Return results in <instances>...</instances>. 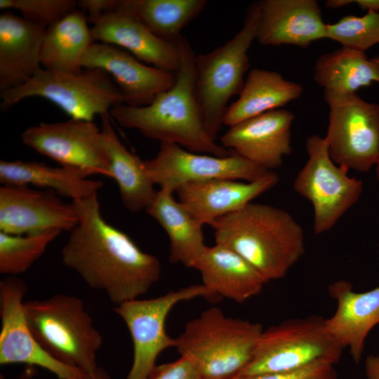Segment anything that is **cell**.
Here are the masks:
<instances>
[{
  "label": "cell",
  "instance_id": "cell-40",
  "mask_svg": "<svg viewBox=\"0 0 379 379\" xmlns=\"http://www.w3.org/2000/svg\"><path fill=\"white\" fill-rule=\"evenodd\" d=\"M85 379H110V377L104 369L99 367L93 375L86 376Z\"/></svg>",
  "mask_w": 379,
  "mask_h": 379
},
{
  "label": "cell",
  "instance_id": "cell-14",
  "mask_svg": "<svg viewBox=\"0 0 379 379\" xmlns=\"http://www.w3.org/2000/svg\"><path fill=\"white\" fill-rule=\"evenodd\" d=\"M25 283L10 276L0 281V364H26L44 368L59 379H85L81 371L51 356L32 333L22 301L27 293Z\"/></svg>",
  "mask_w": 379,
  "mask_h": 379
},
{
  "label": "cell",
  "instance_id": "cell-22",
  "mask_svg": "<svg viewBox=\"0 0 379 379\" xmlns=\"http://www.w3.org/2000/svg\"><path fill=\"white\" fill-rule=\"evenodd\" d=\"M46 29L11 11L1 13V93L23 85L41 68V52Z\"/></svg>",
  "mask_w": 379,
  "mask_h": 379
},
{
  "label": "cell",
  "instance_id": "cell-10",
  "mask_svg": "<svg viewBox=\"0 0 379 379\" xmlns=\"http://www.w3.org/2000/svg\"><path fill=\"white\" fill-rule=\"evenodd\" d=\"M324 93L329 107L325 138L330 157L348 170L369 171L379 159V105L356 93Z\"/></svg>",
  "mask_w": 379,
  "mask_h": 379
},
{
  "label": "cell",
  "instance_id": "cell-17",
  "mask_svg": "<svg viewBox=\"0 0 379 379\" xmlns=\"http://www.w3.org/2000/svg\"><path fill=\"white\" fill-rule=\"evenodd\" d=\"M293 114L277 109L229 127L221 145L268 171L280 167L291 147Z\"/></svg>",
  "mask_w": 379,
  "mask_h": 379
},
{
  "label": "cell",
  "instance_id": "cell-15",
  "mask_svg": "<svg viewBox=\"0 0 379 379\" xmlns=\"http://www.w3.org/2000/svg\"><path fill=\"white\" fill-rule=\"evenodd\" d=\"M77 223L74 204L64 202L54 191L18 185L0 187V232L16 235L53 229L70 232Z\"/></svg>",
  "mask_w": 379,
  "mask_h": 379
},
{
  "label": "cell",
  "instance_id": "cell-25",
  "mask_svg": "<svg viewBox=\"0 0 379 379\" xmlns=\"http://www.w3.org/2000/svg\"><path fill=\"white\" fill-rule=\"evenodd\" d=\"M173 192L160 188L145 211L169 238L170 262L192 268L207 247L204 239V225L174 198Z\"/></svg>",
  "mask_w": 379,
  "mask_h": 379
},
{
  "label": "cell",
  "instance_id": "cell-9",
  "mask_svg": "<svg viewBox=\"0 0 379 379\" xmlns=\"http://www.w3.org/2000/svg\"><path fill=\"white\" fill-rule=\"evenodd\" d=\"M305 147L308 159L294 180L293 189L311 203L313 230L321 234L331 230L359 201L363 182L331 159L325 137L312 135Z\"/></svg>",
  "mask_w": 379,
  "mask_h": 379
},
{
  "label": "cell",
  "instance_id": "cell-2",
  "mask_svg": "<svg viewBox=\"0 0 379 379\" xmlns=\"http://www.w3.org/2000/svg\"><path fill=\"white\" fill-rule=\"evenodd\" d=\"M175 43L180 65L174 84L148 105H118L109 115L122 127L138 130L160 142L175 143L192 152L226 157L232 151L216 143L204 125L194 93V51L182 35Z\"/></svg>",
  "mask_w": 379,
  "mask_h": 379
},
{
  "label": "cell",
  "instance_id": "cell-12",
  "mask_svg": "<svg viewBox=\"0 0 379 379\" xmlns=\"http://www.w3.org/2000/svg\"><path fill=\"white\" fill-rule=\"evenodd\" d=\"M24 145L60 166L110 178L106 140L93 121L40 123L21 135Z\"/></svg>",
  "mask_w": 379,
  "mask_h": 379
},
{
  "label": "cell",
  "instance_id": "cell-28",
  "mask_svg": "<svg viewBox=\"0 0 379 379\" xmlns=\"http://www.w3.org/2000/svg\"><path fill=\"white\" fill-rule=\"evenodd\" d=\"M86 15L79 9L70 12L46 28L41 47L43 68L75 73L82 69V60L95 42Z\"/></svg>",
  "mask_w": 379,
  "mask_h": 379
},
{
  "label": "cell",
  "instance_id": "cell-38",
  "mask_svg": "<svg viewBox=\"0 0 379 379\" xmlns=\"http://www.w3.org/2000/svg\"><path fill=\"white\" fill-rule=\"evenodd\" d=\"M354 3L362 10L379 12V0H355Z\"/></svg>",
  "mask_w": 379,
  "mask_h": 379
},
{
  "label": "cell",
  "instance_id": "cell-35",
  "mask_svg": "<svg viewBox=\"0 0 379 379\" xmlns=\"http://www.w3.org/2000/svg\"><path fill=\"white\" fill-rule=\"evenodd\" d=\"M146 379H201L197 370L185 357L172 362L156 365Z\"/></svg>",
  "mask_w": 379,
  "mask_h": 379
},
{
  "label": "cell",
  "instance_id": "cell-20",
  "mask_svg": "<svg viewBox=\"0 0 379 379\" xmlns=\"http://www.w3.org/2000/svg\"><path fill=\"white\" fill-rule=\"evenodd\" d=\"M326 26L315 0H264L256 39L265 46L305 48L326 38Z\"/></svg>",
  "mask_w": 379,
  "mask_h": 379
},
{
  "label": "cell",
  "instance_id": "cell-41",
  "mask_svg": "<svg viewBox=\"0 0 379 379\" xmlns=\"http://www.w3.org/2000/svg\"><path fill=\"white\" fill-rule=\"evenodd\" d=\"M372 61L375 64L378 72H379V55L371 58Z\"/></svg>",
  "mask_w": 379,
  "mask_h": 379
},
{
  "label": "cell",
  "instance_id": "cell-37",
  "mask_svg": "<svg viewBox=\"0 0 379 379\" xmlns=\"http://www.w3.org/2000/svg\"><path fill=\"white\" fill-rule=\"evenodd\" d=\"M366 379H379V356H368L365 362Z\"/></svg>",
  "mask_w": 379,
  "mask_h": 379
},
{
  "label": "cell",
  "instance_id": "cell-7",
  "mask_svg": "<svg viewBox=\"0 0 379 379\" xmlns=\"http://www.w3.org/2000/svg\"><path fill=\"white\" fill-rule=\"evenodd\" d=\"M32 97L51 101L70 119L93 121L124 104L123 95L105 71L83 68L79 72L51 71L41 67L23 85L1 93L0 109L8 110Z\"/></svg>",
  "mask_w": 379,
  "mask_h": 379
},
{
  "label": "cell",
  "instance_id": "cell-1",
  "mask_svg": "<svg viewBox=\"0 0 379 379\" xmlns=\"http://www.w3.org/2000/svg\"><path fill=\"white\" fill-rule=\"evenodd\" d=\"M72 202L78 223L62 249L63 264L117 305L146 293L160 278L159 259L103 218L97 195Z\"/></svg>",
  "mask_w": 379,
  "mask_h": 379
},
{
  "label": "cell",
  "instance_id": "cell-26",
  "mask_svg": "<svg viewBox=\"0 0 379 379\" xmlns=\"http://www.w3.org/2000/svg\"><path fill=\"white\" fill-rule=\"evenodd\" d=\"M303 87L273 70L254 68L237 100L228 106L223 124L230 127L267 112L281 109L300 97Z\"/></svg>",
  "mask_w": 379,
  "mask_h": 379
},
{
  "label": "cell",
  "instance_id": "cell-31",
  "mask_svg": "<svg viewBox=\"0 0 379 379\" xmlns=\"http://www.w3.org/2000/svg\"><path fill=\"white\" fill-rule=\"evenodd\" d=\"M61 232L53 229L25 235L0 232L1 274L15 277L25 272L44 253Z\"/></svg>",
  "mask_w": 379,
  "mask_h": 379
},
{
  "label": "cell",
  "instance_id": "cell-5",
  "mask_svg": "<svg viewBox=\"0 0 379 379\" xmlns=\"http://www.w3.org/2000/svg\"><path fill=\"white\" fill-rule=\"evenodd\" d=\"M24 312L34 336L51 356L86 376L98 371L102 337L81 299L58 293L24 302Z\"/></svg>",
  "mask_w": 379,
  "mask_h": 379
},
{
  "label": "cell",
  "instance_id": "cell-11",
  "mask_svg": "<svg viewBox=\"0 0 379 379\" xmlns=\"http://www.w3.org/2000/svg\"><path fill=\"white\" fill-rule=\"evenodd\" d=\"M199 297L217 300L201 284L156 298L131 300L114 307L126 324L133 343V363L126 379H146L156 366L158 356L166 349L175 347L176 338L166 333L167 317L179 302Z\"/></svg>",
  "mask_w": 379,
  "mask_h": 379
},
{
  "label": "cell",
  "instance_id": "cell-24",
  "mask_svg": "<svg viewBox=\"0 0 379 379\" xmlns=\"http://www.w3.org/2000/svg\"><path fill=\"white\" fill-rule=\"evenodd\" d=\"M85 171L60 166L53 167L33 161H0V182L4 185H34L54 191L72 201L97 195L103 183L89 179Z\"/></svg>",
  "mask_w": 379,
  "mask_h": 379
},
{
  "label": "cell",
  "instance_id": "cell-30",
  "mask_svg": "<svg viewBox=\"0 0 379 379\" xmlns=\"http://www.w3.org/2000/svg\"><path fill=\"white\" fill-rule=\"evenodd\" d=\"M206 4V0H118L117 10L135 16L161 39L175 42Z\"/></svg>",
  "mask_w": 379,
  "mask_h": 379
},
{
  "label": "cell",
  "instance_id": "cell-16",
  "mask_svg": "<svg viewBox=\"0 0 379 379\" xmlns=\"http://www.w3.org/2000/svg\"><path fill=\"white\" fill-rule=\"evenodd\" d=\"M81 66L107 73L121 91L124 104L131 107L149 105L176 79V73L147 65L121 48L98 41L89 47Z\"/></svg>",
  "mask_w": 379,
  "mask_h": 379
},
{
  "label": "cell",
  "instance_id": "cell-8",
  "mask_svg": "<svg viewBox=\"0 0 379 379\" xmlns=\"http://www.w3.org/2000/svg\"><path fill=\"white\" fill-rule=\"evenodd\" d=\"M343 350L323 317L288 319L263 331L251 362L236 379L293 371L318 361L335 365Z\"/></svg>",
  "mask_w": 379,
  "mask_h": 379
},
{
  "label": "cell",
  "instance_id": "cell-3",
  "mask_svg": "<svg viewBox=\"0 0 379 379\" xmlns=\"http://www.w3.org/2000/svg\"><path fill=\"white\" fill-rule=\"evenodd\" d=\"M210 226L215 244L240 255L267 282L285 277L305 251L301 225L273 206L251 202Z\"/></svg>",
  "mask_w": 379,
  "mask_h": 379
},
{
  "label": "cell",
  "instance_id": "cell-6",
  "mask_svg": "<svg viewBox=\"0 0 379 379\" xmlns=\"http://www.w3.org/2000/svg\"><path fill=\"white\" fill-rule=\"evenodd\" d=\"M260 1L248 7L241 29L223 45L195 55L194 93L204 125L214 140L224 125L229 100L239 95L249 67L248 52L256 39Z\"/></svg>",
  "mask_w": 379,
  "mask_h": 379
},
{
  "label": "cell",
  "instance_id": "cell-13",
  "mask_svg": "<svg viewBox=\"0 0 379 379\" xmlns=\"http://www.w3.org/2000/svg\"><path fill=\"white\" fill-rule=\"evenodd\" d=\"M145 161L154 184L173 192L191 182L213 179L252 182L270 171L233 151L226 157L201 154L171 142H160L157 155Z\"/></svg>",
  "mask_w": 379,
  "mask_h": 379
},
{
  "label": "cell",
  "instance_id": "cell-18",
  "mask_svg": "<svg viewBox=\"0 0 379 379\" xmlns=\"http://www.w3.org/2000/svg\"><path fill=\"white\" fill-rule=\"evenodd\" d=\"M89 23L94 41L121 48L141 62L176 73L180 65L175 42L161 39L135 16L119 11L105 14Z\"/></svg>",
  "mask_w": 379,
  "mask_h": 379
},
{
  "label": "cell",
  "instance_id": "cell-34",
  "mask_svg": "<svg viewBox=\"0 0 379 379\" xmlns=\"http://www.w3.org/2000/svg\"><path fill=\"white\" fill-rule=\"evenodd\" d=\"M338 377L334 364L318 361L293 371L266 373L239 379H338Z\"/></svg>",
  "mask_w": 379,
  "mask_h": 379
},
{
  "label": "cell",
  "instance_id": "cell-42",
  "mask_svg": "<svg viewBox=\"0 0 379 379\" xmlns=\"http://www.w3.org/2000/svg\"><path fill=\"white\" fill-rule=\"evenodd\" d=\"M375 171L377 180L379 182V159L375 164Z\"/></svg>",
  "mask_w": 379,
  "mask_h": 379
},
{
  "label": "cell",
  "instance_id": "cell-19",
  "mask_svg": "<svg viewBox=\"0 0 379 379\" xmlns=\"http://www.w3.org/2000/svg\"><path fill=\"white\" fill-rule=\"evenodd\" d=\"M278 175L270 171L252 182L213 179L191 182L178 187V201L203 225L237 211L274 187Z\"/></svg>",
  "mask_w": 379,
  "mask_h": 379
},
{
  "label": "cell",
  "instance_id": "cell-43",
  "mask_svg": "<svg viewBox=\"0 0 379 379\" xmlns=\"http://www.w3.org/2000/svg\"><path fill=\"white\" fill-rule=\"evenodd\" d=\"M0 379H5L4 376L2 374H1L0 375Z\"/></svg>",
  "mask_w": 379,
  "mask_h": 379
},
{
  "label": "cell",
  "instance_id": "cell-29",
  "mask_svg": "<svg viewBox=\"0 0 379 379\" xmlns=\"http://www.w3.org/2000/svg\"><path fill=\"white\" fill-rule=\"evenodd\" d=\"M314 79L324 92L349 94L379 84V72L364 52L342 47L319 57Z\"/></svg>",
  "mask_w": 379,
  "mask_h": 379
},
{
  "label": "cell",
  "instance_id": "cell-36",
  "mask_svg": "<svg viewBox=\"0 0 379 379\" xmlns=\"http://www.w3.org/2000/svg\"><path fill=\"white\" fill-rule=\"evenodd\" d=\"M78 8L86 15L88 22L117 10L118 0H80Z\"/></svg>",
  "mask_w": 379,
  "mask_h": 379
},
{
  "label": "cell",
  "instance_id": "cell-33",
  "mask_svg": "<svg viewBox=\"0 0 379 379\" xmlns=\"http://www.w3.org/2000/svg\"><path fill=\"white\" fill-rule=\"evenodd\" d=\"M77 8L74 0H0L1 9L18 11L26 20L45 28Z\"/></svg>",
  "mask_w": 379,
  "mask_h": 379
},
{
  "label": "cell",
  "instance_id": "cell-4",
  "mask_svg": "<svg viewBox=\"0 0 379 379\" xmlns=\"http://www.w3.org/2000/svg\"><path fill=\"white\" fill-rule=\"evenodd\" d=\"M263 331L259 323L212 307L187 323L175 348L201 379H236L251 362Z\"/></svg>",
  "mask_w": 379,
  "mask_h": 379
},
{
  "label": "cell",
  "instance_id": "cell-21",
  "mask_svg": "<svg viewBox=\"0 0 379 379\" xmlns=\"http://www.w3.org/2000/svg\"><path fill=\"white\" fill-rule=\"evenodd\" d=\"M328 293L337 306L333 314L325 319L326 328L343 349L349 348L357 364L368 333L379 324V287L357 293L350 281L338 280L328 286Z\"/></svg>",
  "mask_w": 379,
  "mask_h": 379
},
{
  "label": "cell",
  "instance_id": "cell-27",
  "mask_svg": "<svg viewBox=\"0 0 379 379\" xmlns=\"http://www.w3.org/2000/svg\"><path fill=\"white\" fill-rule=\"evenodd\" d=\"M101 130L106 140L110 178L119 187L121 202L132 213L145 210L157 190L145 161L128 151L119 140L109 113L101 116Z\"/></svg>",
  "mask_w": 379,
  "mask_h": 379
},
{
  "label": "cell",
  "instance_id": "cell-39",
  "mask_svg": "<svg viewBox=\"0 0 379 379\" xmlns=\"http://www.w3.org/2000/svg\"><path fill=\"white\" fill-rule=\"evenodd\" d=\"M354 3V0H328L326 1V4L328 8L335 9L345 7Z\"/></svg>",
  "mask_w": 379,
  "mask_h": 379
},
{
  "label": "cell",
  "instance_id": "cell-32",
  "mask_svg": "<svg viewBox=\"0 0 379 379\" xmlns=\"http://www.w3.org/2000/svg\"><path fill=\"white\" fill-rule=\"evenodd\" d=\"M326 39L342 47L364 52L379 44V12L368 11L363 16L348 15L327 24Z\"/></svg>",
  "mask_w": 379,
  "mask_h": 379
},
{
  "label": "cell",
  "instance_id": "cell-23",
  "mask_svg": "<svg viewBox=\"0 0 379 379\" xmlns=\"http://www.w3.org/2000/svg\"><path fill=\"white\" fill-rule=\"evenodd\" d=\"M192 268L199 272L202 284L217 299L244 302L258 295L267 283L244 258L218 244L207 246Z\"/></svg>",
  "mask_w": 379,
  "mask_h": 379
}]
</instances>
